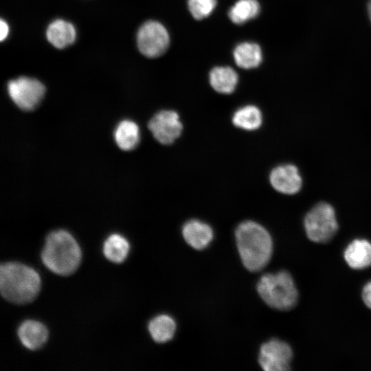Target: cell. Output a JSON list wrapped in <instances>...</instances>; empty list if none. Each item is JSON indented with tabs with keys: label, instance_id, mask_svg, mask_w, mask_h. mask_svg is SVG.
<instances>
[{
	"label": "cell",
	"instance_id": "44dd1931",
	"mask_svg": "<svg viewBox=\"0 0 371 371\" xmlns=\"http://www.w3.org/2000/svg\"><path fill=\"white\" fill-rule=\"evenodd\" d=\"M260 9L257 0H238L229 9L228 16L234 23L242 25L256 17Z\"/></svg>",
	"mask_w": 371,
	"mask_h": 371
},
{
	"label": "cell",
	"instance_id": "277c9868",
	"mask_svg": "<svg viewBox=\"0 0 371 371\" xmlns=\"http://www.w3.org/2000/svg\"><path fill=\"white\" fill-rule=\"evenodd\" d=\"M261 299L270 307L279 311L293 308L298 292L290 273L286 271L262 275L256 285Z\"/></svg>",
	"mask_w": 371,
	"mask_h": 371
},
{
	"label": "cell",
	"instance_id": "5b68a950",
	"mask_svg": "<svg viewBox=\"0 0 371 371\" xmlns=\"http://www.w3.org/2000/svg\"><path fill=\"white\" fill-rule=\"evenodd\" d=\"M304 228L307 237L313 242H329L338 229L333 207L324 202L315 205L305 216Z\"/></svg>",
	"mask_w": 371,
	"mask_h": 371
},
{
	"label": "cell",
	"instance_id": "4fadbf2b",
	"mask_svg": "<svg viewBox=\"0 0 371 371\" xmlns=\"http://www.w3.org/2000/svg\"><path fill=\"white\" fill-rule=\"evenodd\" d=\"M46 37L54 47L63 49L75 41L76 31L71 23L63 19H56L48 25Z\"/></svg>",
	"mask_w": 371,
	"mask_h": 371
},
{
	"label": "cell",
	"instance_id": "d4e9b609",
	"mask_svg": "<svg viewBox=\"0 0 371 371\" xmlns=\"http://www.w3.org/2000/svg\"><path fill=\"white\" fill-rule=\"evenodd\" d=\"M368 12L370 20L371 21V0H369L368 3Z\"/></svg>",
	"mask_w": 371,
	"mask_h": 371
},
{
	"label": "cell",
	"instance_id": "ba28073f",
	"mask_svg": "<svg viewBox=\"0 0 371 371\" xmlns=\"http://www.w3.org/2000/svg\"><path fill=\"white\" fill-rule=\"evenodd\" d=\"M292 357V349L287 343L271 339L261 345L258 363L266 371H286L291 369Z\"/></svg>",
	"mask_w": 371,
	"mask_h": 371
},
{
	"label": "cell",
	"instance_id": "7402d4cb",
	"mask_svg": "<svg viewBox=\"0 0 371 371\" xmlns=\"http://www.w3.org/2000/svg\"><path fill=\"white\" fill-rule=\"evenodd\" d=\"M216 3V0H188V6L192 16L196 20H201L213 12Z\"/></svg>",
	"mask_w": 371,
	"mask_h": 371
},
{
	"label": "cell",
	"instance_id": "9a60e30c",
	"mask_svg": "<svg viewBox=\"0 0 371 371\" xmlns=\"http://www.w3.org/2000/svg\"><path fill=\"white\" fill-rule=\"evenodd\" d=\"M238 80L237 73L229 67H216L210 73V83L217 92L223 94L232 93Z\"/></svg>",
	"mask_w": 371,
	"mask_h": 371
},
{
	"label": "cell",
	"instance_id": "7c38bea8",
	"mask_svg": "<svg viewBox=\"0 0 371 371\" xmlns=\"http://www.w3.org/2000/svg\"><path fill=\"white\" fill-rule=\"evenodd\" d=\"M18 337L25 348L35 350L41 348L47 341L48 330L39 322L26 320L19 327Z\"/></svg>",
	"mask_w": 371,
	"mask_h": 371
},
{
	"label": "cell",
	"instance_id": "8fae6325",
	"mask_svg": "<svg viewBox=\"0 0 371 371\" xmlns=\"http://www.w3.org/2000/svg\"><path fill=\"white\" fill-rule=\"evenodd\" d=\"M182 236L186 243L196 250L207 248L214 238L212 228L197 219H191L183 225Z\"/></svg>",
	"mask_w": 371,
	"mask_h": 371
},
{
	"label": "cell",
	"instance_id": "52a82bcc",
	"mask_svg": "<svg viewBox=\"0 0 371 371\" xmlns=\"http://www.w3.org/2000/svg\"><path fill=\"white\" fill-rule=\"evenodd\" d=\"M137 43L139 52L146 57L157 58L168 48L170 37L166 27L156 21H148L139 29Z\"/></svg>",
	"mask_w": 371,
	"mask_h": 371
},
{
	"label": "cell",
	"instance_id": "d6986e66",
	"mask_svg": "<svg viewBox=\"0 0 371 371\" xmlns=\"http://www.w3.org/2000/svg\"><path fill=\"white\" fill-rule=\"evenodd\" d=\"M130 250L128 240L122 235L113 234L110 235L103 245V253L105 257L114 263H122L127 258Z\"/></svg>",
	"mask_w": 371,
	"mask_h": 371
},
{
	"label": "cell",
	"instance_id": "ffe728a7",
	"mask_svg": "<svg viewBox=\"0 0 371 371\" xmlns=\"http://www.w3.org/2000/svg\"><path fill=\"white\" fill-rule=\"evenodd\" d=\"M232 122L238 128L254 131L258 129L262 124V113L256 106L247 105L238 109L234 113Z\"/></svg>",
	"mask_w": 371,
	"mask_h": 371
},
{
	"label": "cell",
	"instance_id": "8992f818",
	"mask_svg": "<svg viewBox=\"0 0 371 371\" xmlns=\"http://www.w3.org/2000/svg\"><path fill=\"white\" fill-rule=\"evenodd\" d=\"M7 90L13 102L23 111H32L36 109L45 93V87L41 82L27 76L10 80Z\"/></svg>",
	"mask_w": 371,
	"mask_h": 371
},
{
	"label": "cell",
	"instance_id": "30bf717a",
	"mask_svg": "<svg viewBox=\"0 0 371 371\" xmlns=\"http://www.w3.org/2000/svg\"><path fill=\"white\" fill-rule=\"evenodd\" d=\"M269 181L276 190L285 194H296L302 184L297 168L292 164L274 168L270 173Z\"/></svg>",
	"mask_w": 371,
	"mask_h": 371
},
{
	"label": "cell",
	"instance_id": "2e32d148",
	"mask_svg": "<svg viewBox=\"0 0 371 371\" xmlns=\"http://www.w3.org/2000/svg\"><path fill=\"white\" fill-rule=\"evenodd\" d=\"M114 139L117 146L123 150H131L139 144V128L132 120L121 121L114 131Z\"/></svg>",
	"mask_w": 371,
	"mask_h": 371
},
{
	"label": "cell",
	"instance_id": "cb8c5ba5",
	"mask_svg": "<svg viewBox=\"0 0 371 371\" xmlns=\"http://www.w3.org/2000/svg\"><path fill=\"white\" fill-rule=\"evenodd\" d=\"M0 30H1L0 39L1 41H3L7 38L9 33L8 25L7 22L4 21L3 19H1Z\"/></svg>",
	"mask_w": 371,
	"mask_h": 371
},
{
	"label": "cell",
	"instance_id": "5bb4252c",
	"mask_svg": "<svg viewBox=\"0 0 371 371\" xmlns=\"http://www.w3.org/2000/svg\"><path fill=\"white\" fill-rule=\"evenodd\" d=\"M344 258L350 267L363 269L371 265V243L365 239H356L346 247Z\"/></svg>",
	"mask_w": 371,
	"mask_h": 371
},
{
	"label": "cell",
	"instance_id": "6da1fadb",
	"mask_svg": "<svg viewBox=\"0 0 371 371\" xmlns=\"http://www.w3.org/2000/svg\"><path fill=\"white\" fill-rule=\"evenodd\" d=\"M234 235L244 267L251 272L265 268L273 253V240L269 232L255 221H245L237 226Z\"/></svg>",
	"mask_w": 371,
	"mask_h": 371
},
{
	"label": "cell",
	"instance_id": "ac0fdd59",
	"mask_svg": "<svg viewBox=\"0 0 371 371\" xmlns=\"http://www.w3.org/2000/svg\"><path fill=\"white\" fill-rule=\"evenodd\" d=\"M236 65L243 69H252L262 62V55L260 46L254 43L244 42L238 44L234 50Z\"/></svg>",
	"mask_w": 371,
	"mask_h": 371
},
{
	"label": "cell",
	"instance_id": "3957f363",
	"mask_svg": "<svg viewBox=\"0 0 371 371\" xmlns=\"http://www.w3.org/2000/svg\"><path fill=\"white\" fill-rule=\"evenodd\" d=\"M81 259L80 247L68 232L60 229L47 235L41 260L51 271L60 276H69L77 270Z\"/></svg>",
	"mask_w": 371,
	"mask_h": 371
},
{
	"label": "cell",
	"instance_id": "e0dca14e",
	"mask_svg": "<svg viewBox=\"0 0 371 371\" xmlns=\"http://www.w3.org/2000/svg\"><path fill=\"white\" fill-rule=\"evenodd\" d=\"M152 339L157 343H166L175 336L177 324L175 319L166 314L153 317L148 326Z\"/></svg>",
	"mask_w": 371,
	"mask_h": 371
},
{
	"label": "cell",
	"instance_id": "9c48e42d",
	"mask_svg": "<svg viewBox=\"0 0 371 371\" xmlns=\"http://www.w3.org/2000/svg\"><path fill=\"white\" fill-rule=\"evenodd\" d=\"M148 128L159 143L172 144L183 129L179 114L172 110H163L157 113L149 121Z\"/></svg>",
	"mask_w": 371,
	"mask_h": 371
},
{
	"label": "cell",
	"instance_id": "603a6c76",
	"mask_svg": "<svg viewBox=\"0 0 371 371\" xmlns=\"http://www.w3.org/2000/svg\"><path fill=\"white\" fill-rule=\"evenodd\" d=\"M362 299L366 306L371 309V281L364 286L362 291Z\"/></svg>",
	"mask_w": 371,
	"mask_h": 371
},
{
	"label": "cell",
	"instance_id": "7a4b0ae2",
	"mask_svg": "<svg viewBox=\"0 0 371 371\" xmlns=\"http://www.w3.org/2000/svg\"><path fill=\"white\" fill-rule=\"evenodd\" d=\"M41 278L32 268L19 262H5L0 267V291L2 297L14 304L32 302L41 289Z\"/></svg>",
	"mask_w": 371,
	"mask_h": 371
}]
</instances>
